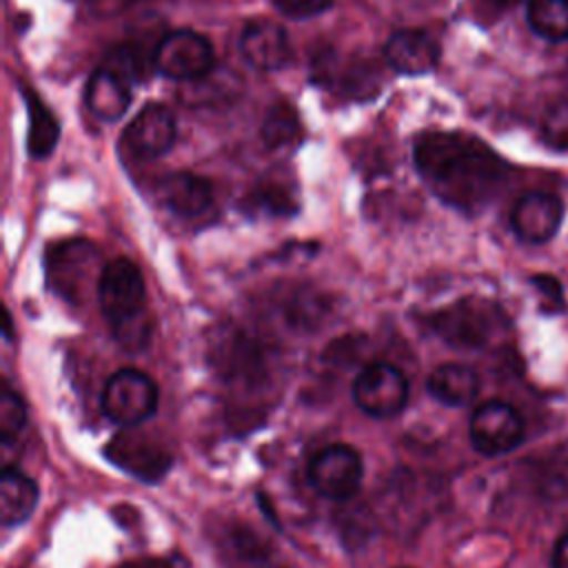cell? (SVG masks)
Segmentation results:
<instances>
[{"mask_svg": "<svg viewBox=\"0 0 568 568\" xmlns=\"http://www.w3.org/2000/svg\"><path fill=\"white\" fill-rule=\"evenodd\" d=\"M413 158L428 186L462 211L481 209L504 180V162L484 142L464 133H426L417 140Z\"/></svg>", "mask_w": 568, "mask_h": 568, "instance_id": "cell-1", "label": "cell"}, {"mask_svg": "<svg viewBox=\"0 0 568 568\" xmlns=\"http://www.w3.org/2000/svg\"><path fill=\"white\" fill-rule=\"evenodd\" d=\"M98 300L115 342L124 351H142L151 337V317L140 268L126 257L106 262L98 277Z\"/></svg>", "mask_w": 568, "mask_h": 568, "instance_id": "cell-2", "label": "cell"}, {"mask_svg": "<svg viewBox=\"0 0 568 568\" xmlns=\"http://www.w3.org/2000/svg\"><path fill=\"white\" fill-rule=\"evenodd\" d=\"M140 78V62L133 49L120 47L93 71L87 84L84 102L98 120H120L131 104V87Z\"/></svg>", "mask_w": 568, "mask_h": 568, "instance_id": "cell-3", "label": "cell"}, {"mask_svg": "<svg viewBox=\"0 0 568 568\" xmlns=\"http://www.w3.org/2000/svg\"><path fill=\"white\" fill-rule=\"evenodd\" d=\"M100 406L113 424L122 428L140 426L158 408V386L146 373L122 368L104 382Z\"/></svg>", "mask_w": 568, "mask_h": 568, "instance_id": "cell-4", "label": "cell"}, {"mask_svg": "<svg viewBox=\"0 0 568 568\" xmlns=\"http://www.w3.org/2000/svg\"><path fill=\"white\" fill-rule=\"evenodd\" d=\"M435 333L457 348H481L501 326L499 311L484 300H464L430 320Z\"/></svg>", "mask_w": 568, "mask_h": 568, "instance_id": "cell-5", "label": "cell"}, {"mask_svg": "<svg viewBox=\"0 0 568 568\" xmlns=\"http://www.w3.org/2000/svg\"><path fill=\"white\" fill-rule=\"evenodd\" d=\"M364 477V462L357 448L348 444H328L315 453L308 464L313 490L333 501L351 499Z\"/></svg>", "mask_w": 568, "mask_h": 568, "instance_id": "cell-6", "label": "cell"}, {"mask_svg": "<svg viewBox=\"0 0 568 568\" xmlns=\"http://www.w3.org/2000/svg\"><path fill=\"white\" fill-rule=\"evenodd\" d=\"M155 69L171 78L182 82L202 80L211 73L215 55L211 42L191 29H180L166 33L153 53Z\"/></svg>", "mask_w": 568, "mask_h": 568, "instance_id": "cell-7", "label": "cell"}, {"mask_svg": "<svg viewBox=\"0 0 568 568\" xmlns=\"http://www.w3.org/2000/svg\"><path fill=\"white\" fill-rule=\"evenodd\" d=\"M353 402L371 417H395L408 402V379L386 362H373L353 382Z\"/></svg>", "mask_w": 568, "mask_h": 568, "instance_id": "cell-8", "label": "cell"}, {"mask_svg": "<svg viewBox=\"0 0 568 568\" xmlns=\"http://www.w3.org/2000/svg\"><path fill=\"white\" fill-rule=\"evenodd\" d=\"M468 433L477 453L495 457L510 453L524 442V419L510 404L493 399L475 408Z\"/></svg>", "mask_w": 568, "mask_h": 568, "instance_id": "cell-9", "label": "cell"}, {"mask_svg": "<svg viewBox=\"0 0 568 568\" xmlns=\"http://www.w3.org/2000/svg\"><path fill=\"white\" fill-rule=\"evenodd\" d=\"M564 217V204L550 193H526L521 195L510 213V226L519 240L528 244L548 242Z\"/></svg>", "mask_w": 568, "mask_h": 568, "instance_id": "cell-10", "label": "cell"}, {"mask_svg": "<svg viewBox=\"0 0 568 568\" xmlns=\"http://www.w3.org/2000/svg\"><path fill=\"white\" fill-rule=\"evenodd\" d=\"M175 118L164 104L144 106L126 126L124 142L138 158H160L175 142Z\"/></svg>", "mask_w": 568, "mask_h": 568, "instance_id": "cell-11", "label": "cell"}, {"mask_svg": "<svg viewBox=\"0 0 568 568\" xmlns=\"http://www.w3.org/2000/svg\"><path fill=\"white\" fill-rule=\"evenodd\" d=\"M240 51L244 60L260 71H275L288 64L291 42L282 24L257 18L246 22L240 36Z\"/></svg>", "mask_w": 568, "mask_h": 568, "instance_id": "cell-12", "label": "cell"}, {"mask_svg": "<svg viewBox=\"0 0 568 568\" xmlns=\"http://www.w3.org/2000/svg\"><path fill=\"white\" fill-rule=\"evenodd\" d=\"M386 62L406 75H422L435 69L439 60V47L433 36L419 29L395 31L384 44Z\"/></svg>", "mask_w": 568, "mask_h": 568, "instance_id": "cell-13", "label": "cell"}, {"mask_svg": "<svg viewBox=\"0 0 568 568\" xmlns=\"http://www.w3.org/2000/svg\"><path fill=\"white\" fill-rule=\"evenodd\" d=\"M160 202L180 217H197L213 204V186L206 178L180 171L166 175L158 186Z\"/></svg>", "mask_w": 568, "mask_h": 568, "instance_id": "cell-14", "label": "cell"}, {"mask_svg": "<svg viewBox=\"0 0 568 568\" xmlns=\"http://www.w3.org/2000/svg\"><path fill=\"white\" fill-rule=\"evenodd\" d=\"M428 393L446 406L470 404L479 393V375L466 364H442L426 379Z\"/></svg>", "mask_w": 568, "mask_h": 568, "instance_id": "cell-15", "label": "cell"}, {"mask_svg": "<svg viewBox=\"0 0 568 568\" xmlns=\"http://www.w3.org/2000/svg\"><path fill=\"white\" fill-rule=\"evenodd\" d=\"M38 506V486L13 466H4L0 477V521L18 526L27 521Z\"/></svg>", "mask_w": 568, "mask_h": 568, "instance_id": "cell-16", "label": "cell"}, {"mask_svg": "<svg viewBox=\"0 0 568 568\" xmlns=\"http://www.w3.org/2000/svg\"><path fill=\"white\" fill-rule=\"evenodd\" d=\"M24 102H27V113H29V131H27V151L33 160H44L47 155H51V151L55 149L58 135H60V126L58 120L53 118V113L44 106V102L40 100V95L24 87L22 89Z\"/></svg>", "mask_w": 568, "mask_h": 568, "instance_id": "cell-17", "label": "cell"}, {"mask_svg": "<svg viewBox=\"0 0 568 568\" xmlns=\"http://www.w3.org/2000/svg\"><path fill=\"white\" fill-rule=\"evenodd\" d=\"M526 16L537 36L550 42L568 38V0H530Z\"/></svg>", "mask_w": 568, "mask_h": 568, "instance_id": "cell-18", "label": "cell"}, {"mask_svg": "<svg viewBox=\"0 0 568 568\" xmlns=\"http://www.w3.org/2000/svg\"><path fill=\"white\" fill-rule=\"evenodd\" d=\"M300 135H302V129H300L297 113L288 104H275L266 113V118L262 122V138L268 149H273V151L288 149V146L297 144Z\"/></svg>", "mask_w": 568, "mask_h": 568, "instance_id": "cell-19", "label": "cell"}, {"mask_svg": "<svg viewBox=\"0 0 568 568\" xmlns=\"http://www.w3.org/2000/svg\"><path fill=\"white\" fill-rule=\"evenodd\" d=\"M27 424V406L22 402V397L13 390H2L0 395V435L2 442H9L11 437H16L22 426Z\"/></svg>", "mask_w": 568, "mask_h": 568, "instance_id": "cell-20", "label": "cell"}, {"mask_svg": "<svg viewBox=\"0 0 568 568\" xmlns=\"http://www.w3.org/2000/svg\"><path fill=\"white\" fill-rule=\"evenodd\" d=\"M541 133L548 144L568 149V100L552 102L541 120Z\"/></svg>", "mask_w": 568, "mask_h": 568, "instance_id": "cell-21", "label": "cell"}, {"mask_svg": "<svg viewBox=\"0 0 568 568\" xmlns=\"http://www.w3.org/2000/svg\"><path fill=\"white\" fill-rule=\"evenodd\" d=\"M273 4L277 7L280 13L300 20V18H313L328 11L333 7V0H273Z\"/></svg>", "mask_w": 568, "mask_h": 568, "instance_id": "cell-22", "label": "cell"}, {"mask_svg": "<svg viewBox=\"0 0 568 568\" xmlns=\"http://www.w3.org/2000/svg\"><path fill=\"white\" fill-rule=\"evenodd\" d=\"M552 568H568V532L555 544Z\"/></svg>", "mask_w": 568, "mask_h": 568, "instance_id": "cell-23", "label": "cell"}, {"mask_svg": "<svg viewBox=\"0 0 568 568\" xmlns=\"http://www.w3.org/2000/svg\"><path fill=\"white\" fill-rule=\"evenodd\" d=\"M484 2H488L490 7H497V9H506V7L515 4L517 0H484Z\"/></svg>", "mask_w": 568, "mask_h": 568, "instance_id": "cell-24", "label": "cell"}]
</instances>
